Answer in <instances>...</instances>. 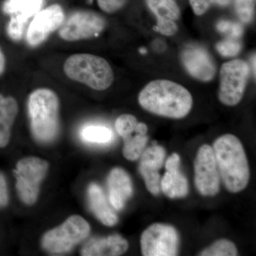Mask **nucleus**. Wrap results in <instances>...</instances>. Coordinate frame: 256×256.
Listing matches in <instances>:
<instances>
[{"label": "nucleus", "mask_w": 256, "mask_h": 256, "mask_svg": "<svg viewBox=\"0 0 256 256\" xmlns=\"http://www.w3.org/2000/svg\"><path fill=\"white\" fill-rule=\"evenodd\" d=\"M89 204L96 216L104 225L112 226L118 222V216L108 204L105 194L99 185L90 184L88 190Z\"/></svg>", "instance_id": "f3484780"}, {"label": "nucleus", "mask_w": 256, "mask_h": 256, "mask_svg": "<svg viewBox=\"0 0 256 256\" xmlns=\"http://www.w3.org/2000/svg\"><path fill=\"white\" fill-rule=\"evenodd\" d=\"M249 76V66L244 60H230L220 70L218 99L224 105L236 106L242 100Z\"/></svg>", "instance_id": "0eeeda50"}, {"label": "nucleus", "mask_w": 256, "mask_h": 256, "mask_svg": "<svg viewBox=\"0 0 256 256\" xmlns=\"http://www.w3.org/2000/svg\"><path fill=\"white\" fill-rule=\"evenodd\" d=\"M214 154L224 186L232 193L242 191L250 178V170L244 146L233 134L220 136L214 143Z\"/></svg>", "instance_id": "f03ea898"}, {"label": "nucleus", "mask_w": 256, "mask_h": 256, "mask_svg": "<svg viewBox=\"0 0 256 256\" xmlns=\"http://www.w3.org/2000/svg\"><path fill=\"white\" fill-rule=\"evenodd\" d=\"M65 20L63 8L58 4L50 5L38 11L28 26L26 41L31 46H37L47 40L50 34L60 30Z\"/></svg>", "instance_id": "9b49d317"}, {"label": "nucleus", "mask_w": 256, "mask_h": 256, "mask_svg": "<svg viewBox=\"0 0 256 256\" xmlns=\"http://www.w3.org/2000/svg\"><path fill=\"white\" fill-rule=\"evenodd\" d=\"M48 168L46 161L34 156L18 162L14 174L18 194L24 203L32 205L36 201L40 183L46 176Z\"/></svg>", "instance_id": "423d86ee"}, {"label": "nucleus", "mask_w": 256, "mask_h": 256, "mask_svg": "<svg viewBox=\"0 0 256 256\" xmlns=\"http://www.w3.org/2000/svg\"><path fill=\"white\" fill-rule=\"evenodd\" d=\"M181 60L185 68L194 78L207 82L214 77L216 70L214 62L203 47H188L181 54Z\"/></svg>", "instance_id": "f8f14e48"}, {"label": "nucleus", "mask_w": 256, "mask_h": 256, "mask_svg": "<svg viewBox=\"0 0 256 256\" xmlns=\"http://www.w3.org/2000/svg\"><path fill=\"white\" fill-rule=\"evenodd\" d=\"M150 10L156 16L154 31L165 36H173L178 32L175 21L180 18V10L174 0H146Z\"/></svg>", "instance_id": "ddd939ff"}, {"label": "nucleus", "mask_w": 256, "mask_h": 256, "mask_svg": "<svg viewBox=\"0 0 256 256\" xmlns=\"http://www.w3.org/2000/svg\"><path fill=\"white\" fill-rule=\"evenodd\" d=\"M217 30L222 33L230 34L232 38H238L242 36L244 28L239 23L232 22L229 21H220L217 24Z\"/></svg>", "instance_id": "cd10ccee"}, {"label": "nucleus", "mask_w": 256, "mask_h": 256, "mask_svg": "<svg viewBox=\"0 0 256 256\" xmlns=\"http://www.w3.org/2000/svg\"><path fill=\"white\" fill-rule=\"evenodd\" d=\"M138 102L151 114L174 119L186 117L193 104L188 89L168 80L149 82L140 92Z\"/></svg>", "instance_id": "f257e3e1"}, {"label": "nucleus", "mask_w": 256, "mask_h": 256, "mask_svg": "<svg viewBox=\"0 0 256 256\" xmlns=\"http://www.w3.org/2000/svg\"><path fill=\"white\" fill-rule=\"evenodd\" d=\"M178 244L176 229L166 224H152L141 236V250L144 256H176Z\"/></svg>", "instance_id": "1a4fd4ad"}, {"label": "nucleus", "mask_w": 256, "mask_h": 256, "mask_svg": "<svg viewBox=\"0 0 256 256\" xmlns=\"http://www.w3.org/2000/svg\"><path fill=\"white\" fill-rule=\"evenodd\" d=\"M106 25L104 18L95 12L78 10L65 18L58 34L67 42L89 40L102 33Z\"/></svg>", "instance_id": "6e6552de"}, {"label": "nucleus", "mask_w": 256, "mask_h": 256, "mask_svg": "<svg viewBox=\"0 0 256 256\" xmlns=\"http://www.w3.org/2000/svg\"><path fill=\"white\" fill-rule=\"evenodd\" d=\"M64 72L68 78L96 90H106L114 80V72L108 62L90 54L70 56L64 63Z\"/></svg>", "instance_id": "20e7f679"}, {"label": "nucleus", "mask_w": 256, "mask_h": 256, "mask_svg": "<svg viewBox=\"0 0 256 256\" xmlns=\"http://www.w3.org/2000/svg\"><path fill=\"white\" fill-rule=\"evenodd\" d=\"M165 154L166 152L164 148L158 146L156 142L151 148L143 151L139 166V172L141 175L159 174V170L164 162Z\"/></svg>", "instance_id": "aec40b11"}, {"label": "nucleus", "mask_w": 256, "mask_h": 256, "mask_svg": "<svg viewBox=\"0 0 256 256\" xmlns=\"http://www.w3.org/2000/svg\"><path fill=\"white\" fill-rule=\"evenodd\" d=\"M108 186L110 204L116 210H122L133 193L132 180L129 174L122 168H114L108 178Z\"/></svg>", "instance_id": "2eb2a0df"}, {"label": "nucleus", "mask_w": 256, "mask_h": 256, "mask_svg": "<svg viewBox=\"0 0 256 256\" xmlns=\"http://www.w3.org/2000/svg\"><path fill=\"white\" fill-rule=\"evenodd\" d=\"M5 66H6L5 56L4 54H3L2 50H0V76L4 73Z\"/></svg>", "instance_id": "7c9ffc66"}, {"label": "nucleus", "mask_w": 256, "mask_h": 256, "mask_svg": "<svg viewBox=\"0 0 256 256\" xmlns=\"http://www.w3.org/2000/svg\"><path fill=\"white\" fill-rule=\"evenodd\" d=\"M44 0H6L3 10L6 14L16 15L28 20L40 11Z\"/></svg>", "instance_id": "412c9836"}, {"label": "nucleus", "mask_w": 256, "mask_h": 256, "mask_svg": "<svg viewBox=\"0 0 256 256\" xmlns=\"http://www.w3.org/2000/svg\"><path fill=\"white\" fill-rule=\"evenodd\" d=\"M148 127L143 122H138L133 132L122 137L124 141V156L130 161H134L141 156L146 143Z\"/></svg>", "instance_id": "6ab92c4d"}, {"label": "nucleus", "mask_w": 256, "mask_h": 256, "mask_svg": "<svg viewBox=\"0 0 256 256\" xmlns=\"http://www.w3.org/2000/svg\"><path fill=\"white\" fill-rule=\"evenodd\" d=\"M236 11L244 22H250L255 14L256 0H234Z\"/></svg>", "instance_id": "b1692460"}, {"label": "nucleus", "mask_w": 256, "mask_h": 256, "mask_svg": "<svg viewBox=\"0 0 256 256\" xmlns=\"http://www.w3.org/2000/svg\"><path fill=\"white\" fill-rule=\"evenodd\" d=\"M195 185L205 196H213L220 192V175L212 146L204 144L198 150L194 162Z\"/></svg>", "instance_id": "9d476101"}, {"label": "nucleus", "mask_w": 256, "mask_h": 256, "mask_svg": "<svg viewBox=\"0 0 256 256\" xmlns=\"http://www.w3.org/2000/svg\"><path fill=\"white\" fill-rule=\"evenodd\" d=\"M238 255L235 244L227 239L217 240L200 254L202 256H236Z\"/></svg>", "instance_id": "5701e85b"}, {"label": "nucleus", "mask_w": 256, "mask_h": 256, "mask_svg": "<svg viewBox=\"0 0 256 256\" xmlns=\"http://www.w3.org/2000/svg\"><path fill=\"white\" fill-rule=\"evenodd\" d=\"M80 136L88 142L106 144L114 139V133L110 128L101 126H88L82 128Z\"/></svg>", "instance_id": "4be33fe9"}, {"label": "nucleus", "mask_w": 256, "mask_h": 256, "mask_svg": "<svg viewBox=\"0 0 256 256\" xmlns=\"http://www.w3.org/2000/svg\"><path fill=\"white\" fill-rule=\"evenodd\" d=\"M256 54L252 56V73L254 74V77L256 78Z\"/></svg>", "instance_id": "2f4dec72"}, {"label": "nucleus", "mask_w": 256, "mask_h": 256, "mask_svg": "<svg viewBox=\"0 0 256 256\" xmlns=\"http://www.w3.org/2000/svg\"><path fill=\"white\" fill-rule=\"evenodd\" d=\"M8 202V188L4 175L0 174V207L6 206Z\"/></svg>", "instance_id": "c756f323"}, {"label": "nucleus", "mask_w": 256, "mask_h": 256, "mask_svg": "<svg viewBox=\"0 0 256 256\" xmlns=\"http://www.w3.org/2000/svg\"><path fill=\"white\" fill-rule=\"evenodd\" d=\"M128 0H97L98 5L106 13H114L119 11L127 3Z\"/></svg>", "instance_id": "c85d7f7f"}, {"label": "nucleus", "mask_w": 256, "mask_h": 256, "mask_svg": "<svg viewBox=\"0 0 256 256\" xmlns=\"http://www.w3.org/2000/svg\"><path fill=\"white\" fill-rule=\"evenodd\" d=\"M180 164L178 154H172L166 160V173L160 182V188L163 193L170 198H183L188 194V181L180 172Z\"/></svg>", "instance_id": "4468645a"}, {"label": "nucleus", "mask_w": 256, "mask_h": 256, "mask_svg": "<svg viewBox=\"0 0 256 256\" xmlns=\"http://www.w3.org/2000/svg\"><path fill=\"white\" fill-rule=\"evenodd\" d=\"M18 114V104L14 98L0 94V148L9 143L11 128Z\"/></svg>", "instance_id": "a211bd4d"}, {"label": "nucleus", "mask_w": 256, "mask_h": 256, "mask_svg": "<svg viewBox=\"0 0 256 256\" xmlns=\"http://www.w3.org/2000/svg\"><path fill=\"white\" fill-rule=\"evenodd\" d=\"M216 47L220 55L232 57L238 54L242 50V45L240 42L236 40L235 38H232L218 42Z\"/></svg>", "instance_id": "a878e982"}, {"label": "nucleus", "mask_w": 256, "mask_h": 256, "mask_svg": "<svg viewBox=\"0 0 256 256\" xmlns=\"http://www.w3.org/2000/svg\"><path fill=\"white\" fill-rule=\"evenodd\" d=\"M90 226L80 216L74 215L60 227L47 232L42 238V246L54 254L70 252L76 245L87 238Z\"/></svg>", "instance_id": "39448f33"}, {"label": "nucleus", "mask_w": 256, "mask_h": 256, "mask_svg": "<svg viewBox=\"0 0 256 256\" xmlns=\"http://www.w3.org/2000/svg\"><path fill=\"white\" fill-rule=\"evenodd\" d=\"M28 21V20L21 16L12 15L6 28L8 36L14 41L18 42L21 40Z\"/></svg>", "instance_id": "393cba45"}, {"label": "nucleus", "mask_w": 256, "mask_h": 256, "mask_svg": "<svg viewBox=\"0 0 256 256\" xmlns=\"http://www.w3.org/2000/svg\"><path fill=\"white\" fill-rule=\"evenodd\" d=\"M229 2L230 0H190L194 12L198 16L204 14L212 5L226 6Z\"/></svg>", "instance_id": "bb28decb"}, {"label": "nucleus", "mask_w": 256, "mask_h": 256, "mask_svg": "<svg viewBox=\"0 0 256 256\" xmlns=\"http://www.w3.org/2000/svg\"><path fill=\"white\" fill-rule=\"evenodd\" d=\"M28 110L34 138L41 143L52 142L60 130V100L50 89H36L28 96Z\"/></svg>", "instance_id": "7ed1b4c3"}, {"label": "nucleus", "mask_w": 256, "mask_h": 256, "mask_svg": "<svg viewBox=\"0 0 256 256\" xmlns=\"http://www.w3.org/2000/svg\"><path fill=\"white\" fill-rule=\"evenodd\" d=\"M128 242L120 235L114 234L106 238H94L84 245L82 255L85 256H116L127 252Z\"/></svg>", "instance_id": "dca6fc26"}]
</instances>
